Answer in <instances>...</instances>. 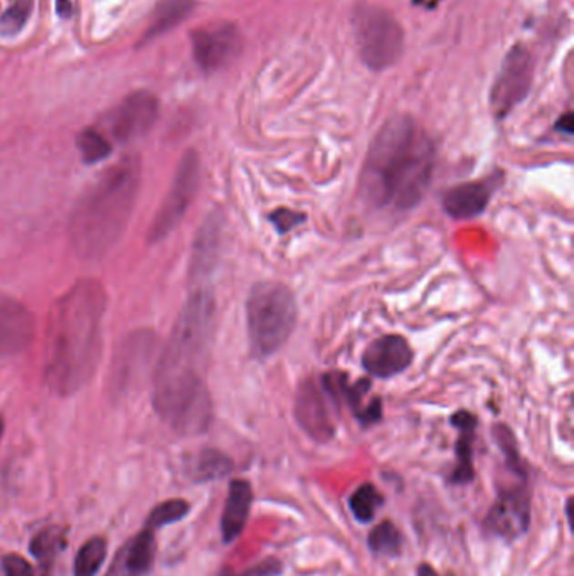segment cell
<instances>
[{
    "instance_id": "ba28073f",
    "label": "cell",
    "mask_w": 574,
    "mask_h": 576,
    "mask_svg": "<svg viewBox=\"0 0 574 576\" xmlns=\"http://www.w3.org/2000/svg\"><path fill=\"white\" fill-rule=\"evenodd\" d=\"M200 184V160L198 152L188 150L177 167L172 188L167 194L164 204L155 214L154 222L149 230V242H162L186 216L190 202L196 198Z\"/></svg>"
},
{
    "instance_id": "3957f363",
    "label": "cell",
    "mask_w": 574,
    "mask_h": 576,
    "mask_svg": "<svg viewBox=\"0 0 574 576\" xmlns=\"http://www.w3.org/2000/svg\"><path fill=\"white\" fill-rule=\"evenodd\" d=\"M142 184L138 157L128 156L101 174L83 194L69 221V238L77 256L100 260L120 242Z\"/></svg>"
},
{
    "instance_id": "f1b7e54d",
    "label": "cell",
    "mask_w": 574,
    "mask_h": 576,
    "mask_svg": "<svg viewBox=\"0 0 574 576\" xmlns=\"http://www.w3.org/2000/svg\"><path fill=\"white\" fill-rule=\"evenodd\" d=\"M31 7L33 0H14L11 7L0 17V34L15 36L21 33L31 15Z\"/></svg>"
},
{
    "instance_id": "44dd1931",
    "label": "cell",
    "mask_w": 574,
    "mask_h": 576,
    "mask_svg": "<svg viewBox=\"0 0 574 576\" xmlns=\"http://www.w3.org/2000/svg\"><path fill=\"white\" fill-rule=\"evenodd\" d=\"M194 7V0H162L154 12L150 26L144 34V43L152 41L160 34L174 29L188 17Z\"/></svg>"
},
{
    "instance_id": "7a4b0ae2",
    "label": "cell",
    "mask_w": 574,
    "mask_h": 576,
    "mask_svg": "<svg viewBox=\"0 0 574 576\" xmlns=\"http://www.w3.org/2000/svg\"><path fill=\"white\" fill-rule=\"evenodd\" d=\"M435 169V147L416 122L389 118L375 133L359 176V194L375 210H409L420 202Z\"/></svg>"
},
{
    "instance_id": "d4e9b609",
    "label": "cell",
    "mask_w": 574,
    "mask_h": 576,
    "mask_svg": "<svg viewBox=\"0 0 574 576\" xmlns=\"http://www.w3.org/2000/svg\"><path fill=\"white\" fill-rule=\"evenodd\" d=\"M107 560V541L95 536L83 544L75 558L73 575L95 576L101 570V566Z\"/></svg>"
},
{
    "instance_id": "8d00e7d4",
    "label": "cell",
    "mask_w": 574,
    "mask_h": 576,
    "mask_svg": "<svg viewBox=\"0 0 574 576\" xmlns=\"http://www.w3.org/2000/svg\"><path fill=\"white\" fill-rule=\"evenodd\" d=\"M2 435H4V418L0 415V438H2Z\"/></svg>"
},
{
    "instance_id": "30bf717a",
    "label": "cell",
    "mask_w": 574,
    "mask_h": 576,
    "mask_svg": "<svg viewBox=\"0 0 574 576\" xmlns=\"http://www.w3.org/2000/svg\"><path fill=\"white\" fill-rule=\"evenodd\" d=\"M534 75L532 56L522 45L508 51L490 91V107L497 120L506 118L529 93Z\"/></svg>"
},
{
    "instance_id": "8fae6325",
    "label": "cell",
    "mask_w": 574,
    "mask_h": 576,
    "mask_svg": "<svg viewBox=\"0 0 574 576\" xmlns=\"http://www.w3.org/2000/svg\"><path fill=\"white\" fill-rule=\"evenodd\" d=\"M532 521V498L528 482L498 489L497 498L487 512V531L506 541H516L529 531Z\"/></svg>"
},
{
    "instance_id": "2e32d148",
    "label": "cell",
    "mask_w": 574,
    "mask_h": 576,
    "mask_svg": "<svg viewBox=\"0 0 574 576\" xmlns=\"http://www.w3.org/2000/svg\"><path fill=\"white\" fill-rule=\"evenodd\" d=\"M498 182L500 178L490 176L450 189L443 198V210L450 218L458 221L477 218L486 211Z\"/></svg>"
},
{
    "instance_id": "7402d4cb",
    "label": "cell",
    "mask_w": 574,
    "mask_h": 576,
    "mask_svg": "<svg viewBox=\"0 0 574 576\" xmlns=\"http://www.w3.org/2000/svg\"><path fill=\"white\" fill-rule=\"evenodd\" d=\"M232 460L226 454L214 448L200 450L190 464H189V476L196 482H210L228 476L232 470Z\"/></svg>"
},
{
    "instance_id": "e575fe53",
    "label": "cell",
    "mask_w": 574,
    "mask_h": 576,
    "mask_svg": "<svg viewBox=\"0 0 574 576\" xmlns=\"http://www.w3.org/2000/svg\"><path fill=\"white\" fill-rule=\"evenodd\" d=\"M56 11L61 17H69L73 14V5L69 0H56Z\"/></svg>"
},
{
    "instance_id": "cb8c5ba5",
    "label": "cell",
    "mask_w": 574,
    "mask_h": 576,
    "mask_svg": "<svg viewBox=\"0 0 574 576\" xmlns=\"http://www.w3.org/2000/svg\"><path fill=\"white\" fill-rule=\"evenodd\" d=\"M383 504H384L383 494L371 482L359 486L349 496V509L353 512L354 519L361 524L374 521L375 512Z\"/></svg>"
},
{
    "instance_id": "d6986e66",
    "label": "cell",
    "mask_w": 574,
    "mask_h": 576,
    "mask_svg": "<svg viewBox=\"0 0 574 576\" xmlns=\"http://www.w3.org/2000/svg\"><path fill=\"white\" fill-rule=\"evenodd\" d=\"M452 425L458 428V440L455 444L456 466L453 468L450 482L455 486L470 484L475 478L474 470V437L477 418L470 411H456L452 417Z\"/></svg>"
},
{
    "instance_id": "4fadbf2b",
    "label": "cell",
    "mask_w": 574,
    "mask_h": 576,
    "mask_svg": "<svg viewBox=\"0 0 574 576\" xmlns=\"http://www.w3.org/2000/svg\"><path fill=\"white\" fill-rule=\"evenodd\" d=\"M241 39L231 24L202 27L192 34L194 57L204 71H216L240 53Z\"/></svg>"
},
{
    "instance_id": "f546056e",
    "label": "cell",
    "mask_w": 574,
    "mask_h": 576,
    "mask_svg": "<svg viewBox=\"0 0 574 576\" xmlns=\"http://www.w3.org/2000/svg\"><path fill=\"white\" fill-rule=\"evenodd\" d=\"M65 544V536L59 528H47L43 532H39L31 543V553L37 560H49L53 558Z\"/></svg>"
},
{
    "instance_id": "d6a6232c",
    "label": "cell",
    "mask_w": 574,
    "mask_h": 576,
    "mask_svg": "<svg viewBox=\"0 0 574 576\" xmlns=\"http://www.w3.org/2000/svg\"><path fill=\"white\" fill-rule=\"evenodd\" d=\"M4 576H34L33 565L21 554H5L2 558Z\"/></svg>"
},
{
    "instance_id": "52a82bcc",
    "label": "cell",
    "mask_w": 574,
    "mask_h": 576,
    "mask_svg": "<svg viewBox=\"0 0 574 576\" xmlns=\"http://www.w3.org/2000/svg\"><path fill=\"white\" fill-rule=\"evenodd\" d=\"M345 377L343 373H329L319 383L307 381L300 388L295 415L303 432L317 442H327L335 433L332 408H337L339 399H343Z\"/></svg>"
},
{
    "instance_id": "9a60e30c",
    "label": "cell",
    "mask_w": 574,
    "mask_h": 576,
    "mask_svg": "<svg viewBox=\"0 0 574 576\" xmlns=\"http://www.w3.org/2000/svg\"><path fill=\"white\" fill-rule=\"evenodd\" d=\"M413 363V351L401 335H384L371 344L363 355V366L371 376L393 377Z\"/></svg>"
},
{
    "instance_id": "d590c367",
    "label": "cell",
    "mask_w": 574,
    "mask_h": 576,
    "mask_svg": "<svg viewBox=\"0 0 574 576\" xmlns=\"http://www.w3.org/2000/svg\"><path fill=\"white\" fill-rule=\"evenodd\" d=\"M416 576H442L433 566L428 565V563H421L418 566V571H416Z\"/></svg>"
},
{
    "instance_id": "5b68a950",
    "label": "cell",
    "mask_w": 574,
    "mask_h": 576,
    "mask_svg": "<svg viewBox=\"0 0 574 576\" xmlns=\"http://www.w3.org/2000/svg\"><path fill=\"white\" fill-rule=\"evenodd\" d=\"M299 307L293 292L280 282H258L246 300V325L254 357L275 355L293 333Z\"/></svg>"
},
{
    "instance_id": "6da1fadb",
    "label": "cell",
    "mask_w": 574,
    "mask_h": 576,
    "mask_svg": "<svg viewBox=\"0 0 574 576\" xmlns=\"http://www.w3.org/2000/svg\"><path fill=\"white\" fill-rule=\"evenodd\" d=\"M108 297L97 280H81L56 300L46 334L45 379L59 396H71L95 376L103 349Z\"/></svg>"
},
{
    "instance_id": "7c38bea8",
    "label": "cell",
    "mask_w": 574,
    "mask_h": 576,
    "mask_svg": "<svg viewBox=\"0 0 574 576\" xmlns=\"http://www.w3.org/2000/svg\"><path fill=\"white\" fill-rule=\"evenodd\" d=\"M159 117V101L149 91H135L108 115V130L118 142H132L152 129Z\"/></svg>"
},
{
    "instance_id": "836d02e7",
    "label": "cell",
    "mask_w": 574,
    "mask_h": 576,
    "mask_svg": "<svg viewBox=\"0 0 574 576\" xmlns=\"http://www.w3.org/2000/svg\"><path fill=\"white\" fill-rule=\"evenodd\" d=\"M573 113H566L564 117H561L558 123H556V130H559L566 135H573Z\"/></svg>"
},
{
    "instance_id": "e0dca14e",
    "label": "cell",
    "mask_w": 574,
    "mask_h": 576,
    "mask_svg": "<svg viewBox=\"0 0 574 576\" xmlns=\"http://www.w3.org/2000/svg\"><path fill=\"white\" fill-rule=\"evenodd\" d=\"M157 556L155 531L144 528L117 551L105 576H149Z\"/></svg>"
},
{
    "instance_id": "ac0fdd59",
    "label": "cell",
    "mask_w": 574,
    "mask_h": 576,
    "mask_svg": "<svg viewBox=\"0 0 574 576\" xmlns=\"http://www.w3.org/2000/svg\"><path fill=\"white\" fill-rule=\"evenodd\" d=\"M253 499V488L248 480H231L221 514L222 543H234L241 536L250 519Z\"/></svg>"
},
{
    "instance_id": "83f0119b",
    "label": "cell",
    "mask_w": 574,
    "mask_h": 576,
    "mask_svg": "<svg viewBox=\"0 0 574 576\" xmlns=\"http://www.w3.org/2000/svg\"><path fill=\"white\" fill-rule=\"evenodd\" d=\"M496 438H497L498 447L502 450V454L506 457V464H507L508 470L514 472L516 476L522 478V480H528V472L524 468V462L520 458L519 450H518V444L514 440V435L510 433L508 428L498 425L496 427Z\"/></svg>"
},
{
    "instance_id": "1f68e13d",
    "label": "cell",
    "mask_w": 574,
    "mask_h": 576,
    "mask_svg": "<svg viewBox=\"0 0 574 576\" xmlns=\"http://www.w3.org/2000/svg\"><path fill=\"white\" fill-rule=\"evenodd\" d=\"M283 573V565L275 556H268L258 565L244 570L241 573H224L222 576H280Z\"/></svg>"
},
{
    "instance_id": "ffe728a7",
    "label": "cell",
    "mask_w": 574,
    "mask_h": 576,
    "mask_svg": "<svg viewBox=\"0 0 574 576\" xmlns=\"http://www.w3.org/2000/svg\"><path fill=\"white\" fill-rule=\"evenodd\" d=\"M220 238H221V220L218 218V214H212L202 224L196 244H194V253H192V260H190L192 282L200 283L204 278L210 277L212 268L216 265V260H218Z\"/></svg>"
},
{
    "instance_id": "603a6c76",
    "label": "cell",
    "mask_w": 574,
    "mask_h": 576,
    "mask_svg": "<svg viewBox=\"0 0 574 576\" xmlns=\"http://www.w3.org/2000/svg\"><path fill=\"white\" fill-rule=\"evenodd\" d=\"M367 548L374 556L396 558L403 550V536L391 519L375 524L367 536Z\"/></svg>"
},
{
    "instance_id": "277c9868",
    "label": "cell",
    "mask_w": 574,
    "mask_h": 576,
    "mask_svg": "<svg viewBox=\"0 0 574 576\" xmlns=\"http://www.w3.org/2000/svg\"><path fill=\"white\" fill-rule=\"evenodd\" d=\"M154 403L157 415L180 435L206 432L212 420V401L202 371L155 366Z\"/></svg>"
},
{
    "instance_id": "484cf974",
    "label": "cell",
    "mask_w": 574,
    "mask_h": 576,
    "mask_svg": "<svg viewBox=\"0 0 574 576\" xmlns=\"http://www.w3.org/2000/svg\"><path fill=\"white\" fill-rule=\"evenodd\" d=\"M189 512H190V506H189L188 500L169 499L166 502L155 506L154 509L150 510V514L145 521V528L157 531V530L169 526V524L182 521Z\"/></svg>"
},
{
    "instance_id": "8992f818",
    "label": "cell",
    "mask_w": 574,
    "mask_h": 576,
    "mask_svg": "<svg viewBox=\"0 0 574 576\" xmlns=\"http://www.w3.org/2000/svg\"><path fill=\"white\" fill-rule=\"evenodd\" d=\"M353 31L365 67L384 71L396 65L405 47V33L389 12L374 5H359L353 14Z\"/></svg>"
},
{
    "instance_id": "5bb4252c",
    "label": "cell",
    "mask_w": 574,
    "mask_h": 576,
    "mask_svg": "<svg viewBox=\"0 0 574 576\" xmlns=\"http://www.w3.org/2000/svg\"><path fill=\"white\" fill-rule=\"evenodd\" d=\"M36 335V321L19 300L0 292V357L24 353Z\"/></svg>"
},
{
    "instance_id": "4316f807",
    "label": "cell",
    "mask_w": 574,
    "mask_h": 576,
    "mask_svg": "<svg viewBox=\"0 0 574 576\" xmlns=\"http://www.w3.org/2000/svg\"><path fill=\"white\" fill-rule=\"evenodd\" d=\"M77 149L87 164H97L110 156L111 144L103 133L95 129H87L79 132L77 139Z\"/></svg>"
},
{
    "instance_id": "4dcf8cb0",
    "label": "cell",
    "mask_w": 574,
    "mask_h": 576,
    "mask_svg": "<svg viewBox=\"0 0 574 576\" xmlns=\"http://www.w3.org/2000/svg\"><path fill=\"white\" fill-rule=\"evenodd\" d=\"M270 221L275 226L278 233H288L295 226H299L305 221V214L299 211L287 210V208H278L270 214Z\"/></svg>"
},
{
    "instance_id": "9c48e42d",
    "label": "cell",
    "mask_w": 574,
    "mask_h": 576,
    "mask_svg": "<svg viewBox=\"0 0 574 576\" xmlns=\"http://www.w3.org/2000/svg\"><path fill=\"white\" fill-rule=\"evenodd\" d=\"M157 355V335L152 331H137L123 341L115 355L111 371L113 395L120 396L142 386L145 379L154 376V355Z\"/></svg>"
}]
</instances>
